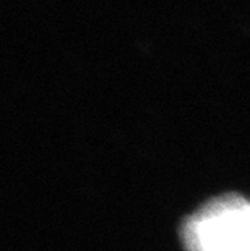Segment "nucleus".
Listing matches in <instances>:
<instances>
[{
	"label": "nucleus",
	"mask_w": 250,
	"mask_h": 251,
	"mask_svg": "<svg viewBox=\"0 0 250 251\" xmlns=\"http://www.w3.org/2000/svg\"><path fill=\"white\" fill-rule=\"evenodd\" d=\"M185 251H250V201L226 193L206 201L182 224Z\"/></svg>",
	"instance_id": "1"
}]
</instances>
